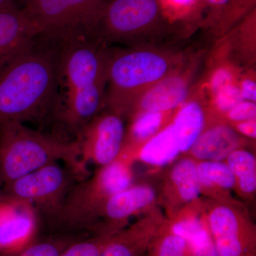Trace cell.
<instances>
[{"label": "cell", "mask_w": 256, "mask_h": 256, "mask_svg": "<svg viewBox=\"0 0 256 256\" xmlns=\"http://www.w3.org/2000/svg\"><path fill=\"white\" fill-rule=\"evenodd\" d=\"M58 80V50L36 42L0 62V122L42 118Z\"/></svg>", "instance_id": "1"}, {"label": "cell", "mask_w": 256, "mask_h": 256, "mask_svg": "<svg viewBox=\"0 0 256 256\" xmlns=\"http://www.w3.org/2000/svg\"><path fill=\"white\" fill-rule=\"evenodd\" d=\"M58 74L66 88L62 119L78 132L106 105L105 86L109 54L82 34L62 40Z\"/></svg>", "instance_id": "2"}, {"label": "cell", "mask_w": 256, "mask_h": 256, "mask_svg": "<svg viewBox=\"0 0 256 256\" xmlns=\"http://www.w3.org/2000/svg\"><path fill=\"white\" fill-rule=\"evenodd\" d=\"M58 162L80 180L87 176L78 140L67 142L18 121L0 122V174L4 184Z\"/></svg>", "instance_id": "3"}, {"label": "cell", "mask_w": 256, "mask_h": 256, "mask_svg": "<svg viewBox=\"0 0 256 256\" xmlns=\"http://www.w3.org/2000/svg\"><path fill=\"white\" fill-rule=\"evenodd\" d=\"M132 162L124 156L99 168L70 188L54 210L38 216L50 233L86 235L94 212L106 200L133 184Z\"/></svg>", "instance_id": "4"}, {"label": "cell", "mask_w": 256, "mask_h": 256, "mask_svg": "<svg viewBox=\"0 0 256 256\" xmlns=\"http://www.w3.org/2000/svg\"><path fill=\"white\" fill-rule=\"evenodd\" d=\"M172 57L160 50H134L110 54L107 68L109 90L106 104L109 110L129 116L141 95L174 72Z\"/></svg>", "instance_id": "5"}, {"label": "cell", "mask_w": 256, "mask_h": 256, "mask_svg": "<svg viewBox=\"0 0 256 256\" xmlns=\"http://www.w3.org/2000/svg\"><path fill=\"white\" fill-rule=\"evenodd\" d=\"M24 12L38 36L68 38L94 33L107 0H22Z\"/></svg>", "instance_id": "6"}, {"label": "cell", "mask_w": 256, "mask_h": 256, "mask_svg": "<svg viewBox=\"0 0 256 256\" xmlns=\"http://www.w3.org/2000/svg\"><path fill=\"white\" fill-rule=\"evenodd\" d=\"M203 202L218 256H256V225L246 207L232 196Z\"/></svg>", "instance_id": "7"}, {"label": "cell", "mask_w": 256, "mask_h": 256, "mask_svg": "<svg viewBox=\"0 0 256 256\" xmlns=\"http://www.w3.org/2000/svg\"><path fill=\"white\" fill-rule=\"evenodd\" d=\"M80 178L67 166L52 163L3 186L2 200L33 207L37 216L54 210Z\"/></svg>", "instance_id": "8"}, {"label": "cell", "mask_w": 256, "mask_h": 256, "mask_svg": "<svg viewBox=\"0 0 256 256\" xmlns=\"http://www.w3.org/2000/svg\"><path fill=\"white\" fill-rule=\"evenodd\" d=\"M163 16L158 0H107L95 32L110 40L127 41L159 28Z\"/></svg>", "instance_id": "9"}, {"label": "cell", "mask_w": 256, "mask_h": 256, "mask_svg": "<svg viewBox=\"0 0 256 256\" xmlns=\"http://www.w3.org/2000/svg\"><path fill=\"white\" fill-rule=\"evenodd\" d=\"M158 206L156 188L148 184H132L106 200L96 210L90 223L92 235L114 234L127 226L134 216Z\"/></svg>", "instance_id": "10"}, {"label": "cell", "mask_w": 256, "mask_h": 256, "mask_svg": "<svg viewBox=\"0 0 256 256\" xmlns=\"http://www.w3.org/2000/svg\"><path fill=\"white\" fill-rule=\"evenodd\" d=\"M126 133L122 116L110 110L98 114L79 132L82 162L99 168L110 164L122 152Z\"/></svg>", "instance_id": "11"}, {"label": "cell", "mask_w": 256, "mask_h": 256, "mask_svg": "<svg viewBox=\"0 0 256 256\" xmlns=\"http://www.w3.org/2000/svg\"><path fill=\"white\" fill-rule=\"evenodd\" d=\"M196 166V160L188 156L174 162L165 173L158 193V205L164 208L166 218L201 200Z\"/></svg>", "instance_id": "12"}, {"label": "cell", "mask_w": 256, "mask_h": 256, "mask_svg": "<svg viewBox=\"0 0 256 256\" xmlns=\"http://www.w3.org/2000/svg\"><path fill=\"white\" fill-rule=\"evenodd\" d=\"M38 218L33 207L1 198L0 256H12L36 238Z\"/></svg>", "instance_id": "13"}, {"label": "cell", "mask_w": 256, "mask_h": 256, "mask_svg": "<svg viewBox=\"0 0 256 256\" xmlns=\"http://www.w3.org/2000/svg\"><path fill=\"white\" fill-rule=\"evenodd\" d=\"M166 220L159 207L114 234L99 256H146L148 247Z\"/></svg>", "instance_id": "14"}, {"label": "cell", "mask_w": 256, "mask_h": 256, "mask_svg": "<svg viewBox=\"0 0 256 256\" xmlns=\"http://www.w3.org/2000/svg\"><path fill=\"white\" fill-rule=\"evenodd\" d=\"M245 138L224 121L207 124L188 152L196 161L225 162L229 154L244 148Z\"/></svg>", "instance_id": "15"}, {"label": "cell", "mask_w": 256, "mask_h": 256, "mask_svg": "<svg viewBox=\"0 0 256 256\" xmlns=\"http://www.w3.org/2000/svg\"><path fill=\"white\" fill-rule=\"evenodd\" d=\"M188 95L186 78L172 72L143 92L128 116L132 118L138 112L146 111L172 112L186 102Z\"/></svg>", "instance_id": "16"}, {"label": "cell", "mask_w": 256, "mask_h": 256, "mask_svg": "<svg viewBox=\"0 0 256 256\" xmlns=\"http://www.w3.org/2000/svg\"><path fill=\"white\" fill-rule=\"evenodd\" d=\"M38 36L22 8L0 9V62L31 46Z\"/></svg>", "instance_id": "17"}, {"label": "cell", "mask_w": 256, "mask_h": 256, "mask_svg": "<svg viewBox=\"0 0 256 256\" xmlns=\"http://www.w3.org/2000/svg\"><path fill=\"white\" fill-rule=\"evenodd\" d=\"M182 154L171 121L144 143L133 156L152 168H164L178 159Z\"/></svg>", "instance_id": "18"}, {"label": "cell", "mask_w": 256, "mask_h": 256, "mask_svg": "<svg viewBox=\"0 0 256 256\" xmlns=\"http://www.w3.org/2000/svg\"><path fill=\"white\" fill-rule=\"evenodd\" d=\"M172 112H138L131 118V124L126 133L124 148L120 156L132 162L133 156L151 138L169 124L174 116Z\"/></svg>", "instance_id": "19"}, {"label": "cell", "mask_w": 256, "mask_h": 256, "mask_svg": "<svg viewBox=\"0 0 256 256\" xmlns=\"http://www.w3.org/2000/svg\"><path fill=\"white\" fill-rule=\"evenodd\" d=\"M171 122L182 154L188 152L208 124L204 107L196 100L186 101L180 106Z\"/></svg>", "instance_id": "20"}, {"label": "cell", "mask_w": 256, "mask_h": 256, "mask_svg": "<svg viewBox=\"0 0 256 256\" xmlns=\"http://www.w3.org/2000/svg\"><path fill=\"white\" fill-rule=\"evenodd\" d=\"M196 168L202 195L207 198L232 196L236 180L225 162L198 161Z\"/></svg>", "instance_id": "21"}, {"label": "cell", "mask_w": 256, "mask_h": 256, "mask_svg": "<svg viewBox=\"0 0 256 256\" xmlns=\"http://www.w3.org/2000/svg\"><path fill=\"white\" fill-rule=\"evenodd\" d=\"M225 162L236 180L235 191L245 200H252L256 191V160L254 153L244 148L229 154Z\"/></svg>", "instance_id": "22"}, {"label": "cell", "mask_w": 256, "mask_h": 256, "mask_svg": "<svg viewBox=\"0 0 256 256\" xmlns=\"http://www.w3.org/2000/svg\"><path fill=\"white\" fill-rule=\"evenodd\" d=\"M86 236L80 234L50 233L35 238L12 256H60L72 244Z\"/></svg>", "instance_id": "23"}, {"label": "cell", "mask_w": 256, "mask_h": 256, "mask_svg": "<svg viewBox=\"0 0 256 256\" xmlns=\"http://www.w3.org/2000/svg\"><path fill=\"white\" fill-rule=\"evenodd\" d=\"M146 256H191L188 242L173 233L166 220L152 238Z\"/></svg>", "instance_id": "24"}, {"label": "cell", "mask_w": 256, "mask_h": 256, "mask_svg": "<svg viewBox=\"0 0 256 256\" xmlns=\"http://www.w3.org/2000/svg\"><path fill=\"white\" fill-rule=\"evenodd\" d=\"M112 235L88 236L72 244L60 256H99Z\"/></svg>", "instance_id": "25"}, {"label": "cell", "mask_w": 256, "mask_h": 256, "mask_svg": "<svg viewBox=\"0 0 256 256\" xmlns=\"http://www.w3.org/2000/svg\"><path fill=\"white\" fill-rule=\"evenodd\" d=\"M186 240L191 256H218L207 224Z\"/></svg>", "instance_id": "26"}, {"label": "cell", "mask_w": 256, "mask_h": 256, "mask_svg": "<svg viewBox=\"0 0 256 256\" xmlns=\"http://www.w3.org/2000/svg\"><path fill=\"white\" fill-rule=\"evenodd\" d=\"M213 96V108L217 114L225 116L235 106L244 101L238 86L228 84L222 87Z\"/></svg>", "instance_id": "27"}, {"label": "cell", "mask_w": 256, "mask_h": 256, "mask_svg": "<svg viewBox=\"0 0 256 256\" xmlns=\"http://www.w3.org/2000/svg\"><path fill=\"white\" fill-rule=\"evenodd\" d=\"M163 14L172 18H182L194 10L200 0H158Z\"/></svg>", "instance_id": "28"}, {"label": "cell", "mask_w": 256, "mask_h": 256, "mask_svg": "<svg viewBox=\"0 0 256 256\" xmlns=\"http://www.w3.org/2000/svg\"><path fill=\"white\" fill-rule=\"evenodd\" d=\"M224 117H226L229 124L242 121L256 120V102L248 100L242 101L227 112Z\"/></svg>", "instance_id": "29"}, {"label": "cell", "mask_w": 256, "mask_h": 256, "mask_svg": "<svg viewBox=\"0 0 256 256\" xmlns=\"http://www.w3.org/2000/svg\"><path fill=\"white\" fill-rule=\"evenodd\" d=\"M234 78L235 75L230 68L222 66L216 69L212 74L210 80V92L212 95L218 92L222 87L228 84H234Z\"/></svg>", "instance_id": "30"}, {"label": "cell", "mask_w": 256, "mask_h": 256, "mask_svg": "<svg viewBox=\"0 0 256 256\" xmlns=\"http://www.w3.org/2000/svg\"><path fill=\"white\" fill-rule=\"evenodd\" d=\"M230 124L242 138H247L252 140L256 139V120L242 121V122H236V124Z\"/></svg>", "instance_id": "31"}, {"label": "cell", "mask_w": 256, "mask_h": 256, "mask_svg": "<svg viewBox=\"0 0 256 256\" xmlns=\"http://www.w3.org/2000/svg\"><path fill=\"white\" fill-rule=\"evenodd\" d=\"M238 88L244 100L256 102V84L255 80L252 78L242 79Z\"/></svg>", "instance_id": "32"}, {"label": "cell", "mask_w": 256, "mask_h": 256, "mask_svg": "<svg viewBox=\"0 0 256 256\" xmlns=\"http://www.w3.org/2000/svg\"><path fill=\"white\" fill-rule=\"evenodd\" d=\"M202 1L218 11L230 8L234 4L236 3V2H238L237 0H202Z\"/></svg>", "instance_id": "33"}, {"label": "cell", "mask_w": 256, "mask_h": 256, "mask_svg": "<svg viewBox=\"0 0 256 256\" xmlns=\"http://www.w3.org/2000/svg\"><path fill=\"white\" fill-rule=\"evenodd\" d=\"M16 5L15 0H0V9Z\"/></svg>", "instance_id": "34"}, {"label": "cell", "mask_w": 256, "mask_h": 256, "mask_svg": "<svg viewBox=\"0 0 256 256\" xmlns=\"http://www.w3.org/2000/svg\"><path fill=\"white\" fill-rule=\"evenodd\" d=\"M4 184V181H3L2 178L1 174H0V201H1L2 192V188Z\"/></svg>", "instance_id": "35"}, {"label": "cell", "mask_w": 256, "mask_h": 256, "mask_svg": "<svg viewBox=\"0 0 256 256\" xmlns=\"http://www.w3.org/2000/svg\"><path fill=\"white\" fill-rule=\"evenodd\" d=\"M238 1L242 2V0H238ZM242 1L246 2H248V3H250V4H252V3H255L256 0H242Z\"/></svg>", "instance_id": "36"}]
</instances>
